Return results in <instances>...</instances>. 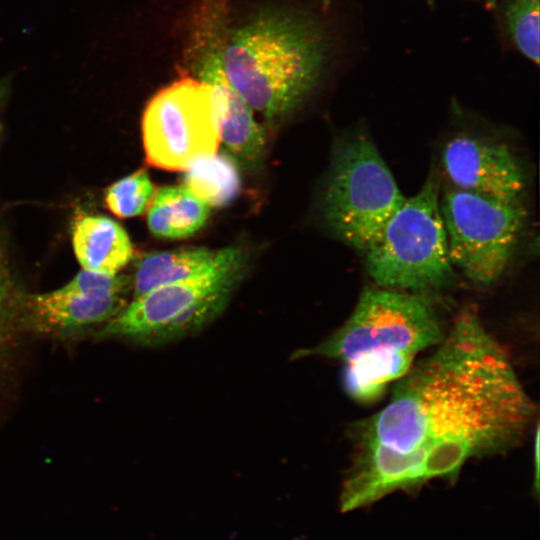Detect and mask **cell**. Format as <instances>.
Returning a JSON list of instances; mask_svg holds the SVG:
<instances>
[{
	"instance_id": "13",
	"label": "cell",
	"mask_w": 540,
	"mask_h": 540,
	"mask_svg": "<svg viewBox=\"0 0 540 540\" xmlns=\"http://www.w3.org/2000/svg\"><path fill=\"white\" fill-rule=\"evenodd\" d=\"M224 252L225 249L185 248L146 255L135 270L133 298L209 271L221 260Z\"/></svg>"
},
{
	"instance_id": "11",
	"label": "cell",
	"mask_w": 540,
	"mask_h": 540,
	"mask_svg": "<svg viewBox=\"0 0 540 540\" xmlns=\"http://www.w3.org/2000/svg\"><path fill=\"white\" fill-rule=\"evenodd\" d=\"M211 26V23H210ZM209 35L199 38V79L209 83L218 106L221 143L238 159L248 164L258 162L265 146L264 133L253 116V110L231 86L222 66V45L209 27Z\"/></svg>"
},
{
	"instance_id": "15",
	"label": "cell",
	"mask_w": 540,
	"mask_h": 540,
	"mask_svg": "<svg viewBox=\"0 0 540 540\" xmlns=\"http://www.w3.org/2000/svg\"><path fill=\"white\" fill-rule=\"evenodd\" d=\"M184 187L210 207L230 203L240 188L234 159L226 153L201 158L184 170Z\"/></svg>"
},
{
	"instance_id": "4",
	"label": "cell",
	"mask_w": 540,
	"mask_h": 540,
	"mask_svg": "<svg viewBox=\"0 0 540 540\" xmlns=\"http://www.w3.org/2000/svg\"><path fill=\"white\" fill-rule=\"evenodd\" d=\"M364 254L366 270L379 287L424 293L454 280L436 173L404 200Z\"/></svg>"
},
{
	"instance_id": "20",
	"label": "cell",
	"mask_w": 540,
	"mask_h": 540,
	"mask_svg": "<svg viewBox=\"0 0 540 540\" xmlns=\"http://www.w3.org/2000/svg\"><path fill=\"white\" fill-rule=\"evenodd\" d=\"M534 466H535V488L539 484V426H536L534 437Z\"/></svg>"
},
{
	"instance_id": "18",
	"label": "cell",
	"mask_w": 540,
	"mask_h": 540,
	"mask_svg": "<svg viewBox=\"0 0 540 540\" xmlns=\"http://www.w3.org/2000/svg\"><path fill=\"white\" fill-rule=\"evenodd\" d=\"M9 285L5 274L0 275V356L9 339L10 320L8 316Z\"/></svg>"
},
{
	"instance_id": "6",
	"label": "cell",
	"mask_w": 540,
	"mask_h": 540,
	"mask_svg": "<svg viewBox=\"0 0 540 540\" xmlns=\"http://www.w3.org/2000/svg\"><path fill=\"white\" fill-rule=\"evenodd\" d=\"M244 266L239 249L225 248L209 271L133 298L106 322L101 335L162 344L196 332L223 311Z\"/></svg>"
},
{
	"instance_id": "17",
	"label": "cell",
	"mask_w": 540,
	"mask_h": 540,
	"mask_svg": "<svg viewBox=\"0 0 540 540\" xmlns=\"http://www.w3.org/2000/svg\"><path fill=\"white\" fill-rule=\"evenodd\" d=\"M540 0H507L504 22L516 49L528 60L539 63Z\"/></svg>"
},
{
	"instance_id": "2",
	"label": "cell",
	"mask_w": 540,
	"mask_h": 540,
	"mask_svg": "<svg viewBox=\"0 0 540 540\" xmlns=\"http://www.w3.org/2000/svg\"><path fill=\"white\" fill-rule=\"evenodd\" d=\"M444 336L437 310L423 293L378 286L362 292L340 328L292 357L342 361L359 384L381 390L405 376L418 353Z\"/></svg>"
},
{
	"instance_id": "1",
	"label": "cell",
	"mask_w": 540,
	"mask_h": 540,
	"mask_svg": "<svg viewBox=\"0 0 540 540\" xmlns=\"http://www.w3.org/2000/svg\"><path fill=\"white\" fill-rule=\"evenodd\" d=\"M395 384L388 404L351 430L343 512L514 447L536 413L508 354L469 310Z\"/></svg>"
},
{
	"instance_id": "7",
	"label": "cell",
	"mask_w": 540,
	"mask_h": 540,
	"mask_svg": "<svg viewBox=\"0 0 540 540\" xmlns=\"http://www.w3.org/2000/svg\"><path fill=\"white\" fill-rule=\"evenodd\" d=\"M448 253L469 280L489 285L506 271L526 224L522 201L448 188L440 198Z\"/></svg>"
},
{
	"instance_id": "3",
	"label": "cell",
	"mask_w": 540,
	"mask_h": 540,
	"mask_svg": "<svg viewBox=\"0 0 540 540\" xmlns=\"http://www.w3.org/2000/svg\"><path fill=\"white\" fill-rule=\"evenodd\" d=\"M322 43L310 24L267 12L222 45L227 80L254 111L278 119L300 103L319 75Z\"/></svg>"
},
{
	"instance_id": "21",
	"label": "cell",
	"mask_w": 540,
	"mask_h": 540,
	"mask_svg": "<svg viewBox=\"0 0 540 540\" xmlns=\"http://www.w3.org/2000/svg\"><path fill=\"white\" fill-rule=\"evenodd\" d=\"M4 274V262L2 252L0 250V275Z\"/></svg>"
},
{
	"instance_id": "8",
	"label": "cell",
	"mask_w": 540,
	"mask_h": 540,
	"mask_svg": "<svg viewBox=\"0 0 540 540\" xmlns=\"http://www.w3.org/2000/svg\"><path fill=\"white\" fill-rule=\"evenodd\" d=\"M146 161L164 170L184 171L218 153L220 123L213 87L185 77L160 90L142 117Z\"/></svg>"
},
{
	"instance_id": "9",
	"label": "cell",
	"mask_w": 540,
	"mask_h": 540,
	"mask_svg": "<svg viewBox=\"0 0 540 540\" xmlns=\"http://www.w3.org/2000/svg\"><path fill=\"white\" fill-rule=\"evenodd\" d=\"M441 162L453 187L500 201H521L526 175L505 144L458 135L444 146Z\"/></svg>"
},
{
	"instance_id": "14",
	"label": "cell",
	"mask_w": 540,
	"mask_h": 540,
	"mask_svg": "<svg viewBox=\"0 0 540 540\" xmlns=\"http://www.w3.org/2000/svg\"><path fill=\"white\" fill-rule=\"evenodd\" d=\"M209 216V207L184 186H166L156 191L147 222L159 238H186L198 231Z\"/></svg>"
},
{
	"instance_id": "16",
	"label": "cell",
	"mask_w": 540,
	"mask_h": 540,
	"mask_svg": "<svg viewBox=\"0 0 540 540\" xmlns=\"http://www.w3.org/2000/svg\"><path fill=\"white\" fill-rule=\"evenodd\" d=\"M156 191L147 171L140 169L110 185L104 193V201L117 217L131 218L148 211Z\"/></svg>"
},
{
	"instance_id": "19",
	"label": "cell",
	"mask_w": 540,
	"mask_h": 540,
	"mask_svg": "<svg viewBox=\"0 0 540 540\" xmlns=\"http://www.w3.org/2000/svg\"><path fill=\"white\" fill-rule=\"evenodd\" d=\"M12 78L11 75L0 78V137L2 131L1 115L10 95Z\"/></svg>"
},
{
	"instance_id": "10",
	"label": "cell",
	"mask_w": 540,
	"mask_h": 540,
	"mask_svg": "<svg viewBox=\"0 0 540 540\" xmlns=\"http://www.w3.org/2000/svg\"><path fill=\"white\" fill-rule=\"evenodd\" d=\"M128 279L81 269L61 288L35 295L30 306L34 316L55 330H75L107 322L124 307Z\"/></svg>"
},
{
	"instance_id": "5",
	"label": "cell",
	"mask_w": 540,
	"mask_h": 540,
	"mask_svg": "<svg viewBox=\"0 0 540 540\" xmlns=\"http://www.w3.org/2000/svg\"><path fill=\"white\" fill-rule=\"evenodd\" d=\"M406 198L372 139L363 131L335 145L321 213L342 241L365 253Z\"/></svg>"
},
{
	"instance_id": "12",
	"label": "cell",
	"mask_w": 540,
	"mask_h": 540,
	"mask_svg": "<svg viewBox=\"0 0 540 540\" xmlns=\"http://www.w3.org/2000/svg\"><path fill=\"white\" fill-rule=\"evenodd\" d=\"M72 246L83 270L118 274L131 260L133 247L124 228L102 215H85L72 226Z\"/></svg>"
}]
</instances>
